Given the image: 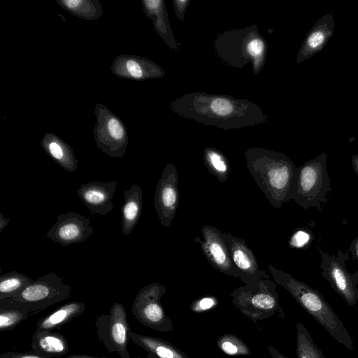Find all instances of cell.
Wrapping results in <instances>:
<instances>
[{"label": "cell", "mask_w": 358, "mask_h": 358, "mask_svg": "<svg viewBox=\"0 0 358 358\" xmlns=\"http://www.w3.org/2000/svg\"><path fill=\"white\" fill-rule=\"evenodd\" d=\"M166 291L164 285L151 282L139 290L131 307L133 315L140 323L162 332L173 331V322L161 303Z\"/></svg>", "instance_id": "obj_9"}, {"label": "cell", "mask_w": 358, "mask_h": 358, "mask_svg": "<svg viewBox=\"0 0 358 358\" xmlns=\"http://www.w3.org/2000/svg\"><path fill=\"white\" fill-rule=\"evenodd\" d=\"M32 352L47 357H59L69 352V343L58 331H44L34 332L31 337Z\"/></svg>", "instance_id": "obj_19"}, {"label": "cell", "mask_w": 358, "mask_h": 358, "mask_svg": "<svg viewBox=\"0 0 358 358\" xmlns=\"http://www.w3.org/2000/svg\"><path fill=\"white\" fill-rule=\"evenodd\" d=\"M276 287L277 284L270 279L244 285L233 290L231 302L254 323L272 316L284 319L285 314L280 304Z\"/></svg>", "instance_id": "obj_7"}, {"label": "cell", "mask_w": 358, "mask_h": 358, "mask_svg": "<svg viewBox=\"0 0 358 358\" xmlns=\"http://www.w3.org/2000/svg\"><path fill=\"white\" fill-rule=\"evenodd\" d=\"M327 154L322 152L297 167L290 199L305 209L321 208L331 191V179L327 169Z\"/></svg>", "instance_id": "obj_6"}, {"label": "cell", "mask_w": 358, "mask_h": 358, "mask_svg": "<svg viewBox=\"0 0 358 358\" xmlns=\"http://www.w3.org/2000/svg\"><path fill=\"white\" fill-rule=\"evenodd\" d=\"M95 115L96 124L93 132L97 147L111 157H122L129 143L124 123L101 103L96 104Z\"/></svg>", "instance_id": "obj_10"}, {"label": "cell", "mask_w": 358, "mask_h": 358, "mask_svg": "<svg viewBox=\"0 0 358 358\" xmlns=\"http://www.w3.org/2000/svg\"><path fill=\"white\" fill-rule=\"evenodd\" d=\"M41 144L43 150L65 171H76L78 160L73 149L58 136L47 133L41 140Z\"/></svg>", "instance_id": "obj_22"}, {"label": "cell", "mask_w": 358, "mask_h": 358, "mask_svg": "<svg viewBox=\"0 0 358 358\" xmlns=\"http://www.w3.org/2000/svg\"><path fill=\"white\" fill-rule=\"evenodd\" d=\"M296 348L298 358H326L322 350L315 343L306 327L301 322H297Z\"/></svg>", "instance_id": "obj_28"}, {"label": "cell", "mask_w": 358, "mask_h": 358, "mask_svg": "<svg viewBox=\"0 0 358 358\" xmlns=\"http://www.w3.org/2000/svg\"><path fill=\"white\" fill-rule=\"evenodd\" d=\"M85 308V304L82 302L73 301L65 303L49 315L41 318L36 323L35 332L53 331L60 329L62 327L80 315Z\"/></svg>", "instance_id": "obj_23"}, {"label": "cell", "mask_w": 358, "mask_h": 358, "mask_svg": "<svg viewBox=\"0 0 358 358\" xmlns=\"http://www.w3.org/2000/svg\"><path fill=\"white\" fill-rule=\"evenodd\" d=\"M129 337L147 352L148 358H190L172 343L152 336L129 331Z\"/></svg>", "instance_id": "obj_20"}, {"label": "cell", "mask_w": 358, "mask_h": 358, "mask_svg": "<svg viewBox=\"0 0 358 358\" xmlns=\"http://www.w3.org/2000/svg\"><path fill=\"white\" fill-rule=\"evenodd\" d=\"M29 317L27 313L17 308H0V330L1 331H11Z\"/></svg>", "instance_id": "obj_30"}, {"label": "cell", "mask_w": 358, "mask_h": 358, "mask_svg": "<svg viewBox=\"0 0 358 358\" xmlns=\"http://www.w3.org/2000/svg\"><path fill=\"white\" fill-rule=\"evenodd\" d=\"M0 358H47L41 356L34 352H6L0 355Z\"/></svg>", "instance_id": "obj_33"}, {"label": "cell", "mask_w": 358, "mask_h": 358, "mask_svg": "<svg viewBox=\"0 0 358 358\" xmlns=\"http://www.w3.org/2000/svg\"><path fill=\"white\" fill-rule=\"evenodd\" d=\"M268 269L273 281L285 288L338 343L350 351L355 350L347 328L318 291L273 265H268Z\"/></svg>", "instance_id": "obj_3"}, {"label": "cell", "mask_w": 358, "mask_h": 358, "mask_svg": "<svg viewBox=\"0 0 358 358\" xmlns=\"http://www.w3.org/2000/svg\"><path fill=\"white\" fill-rule=\"evenodd\" d=\"M57 2L71 14L87 20H97L103 13L99 0H57Z\"/></svg>", "instance_id": "obj_25"}, {"label": "cell", "mask_w": 358, "mask_h": 358, "mask_svg": "<svg viewBox=\"0 0 358 358\" xmlns=\"http://www.w3.org/2000/svg\"><path fill=\"white\" fill-rule=\"evenodd\" d=\"M227 246L231 260L238 278L245 285L270 279L266 270L259 268L257 259L245 241L228 232H220Z\"/></svg>", "instance_id": "obj_12"}, {"label": "cell", "mask_w": 358, "mask_h": 358, "mask_svg": "<svg viewBox=\"0 0 358 358\" xmlns=\"http://www.w3.org/2000/svg\"><path fill=\"white\" fill-rule=\"evenodd\" d=\"M220 232L215 227L203 225L201 229L203 239L196 237L194 241L215 269L228 276L237 278L227 246Z\"/></svg>", "instance_id": "obj_14"}, {"label": "cell", "mask_w": 358, "mask_h": 358, "mask_svg": "<svg viewBox=\"0 0 358 358\" xmlns=\"http://www.w3.org/2000/svg\"><path fill=\"white\" fill-rule=\"evenodd\" d=\"M10 220L6 218L3 215L0 213V232H1L3 229L7 226V224L10 222Z\"/></svg>", "instance_id": "obj_37"}, {"label": "cell", "mask_w": 358, "mask_h": 358, "mask_svg": "<svg viewBox=\"0 0 358 358\" xmlns=\"http://www.w3.org/2000/svg\"><path fill=\"white\" fill-rule=\"evenodd\" d=\"M112 73L120 78L134 80L161 78L164 71L151 60L136 55H118L112 65Z\"/></svg>", "instance_id": "obj_16"}, {"label": "cell", "mask_w": 358, "mask_h": 358, "mask_svg": "<svg viewBox=\"0 0 358 358\" xmlns=\"http://www.w3.org/2000/svg\"><path fill=\"white\" fill-rule=\"evenodd\" d=\"M351 162L353 170L358 177V155H355L352 157Z\"/></svg>", "instance_id": "obj_38"}, {"label": "cell", "mask_w": 358, "mask_h": 358, "mask_svg": "<svg viewBox=\"0 0 358 358\" xmlns=\"http://www.w3.org/2000/svg\"><path fill=\"white\" fill-rule=\"evenodd\" d=\"M124 202L121 208L122 229L124 235L130 234L140 219L143 206V192L133 185L124 193Z\"/></svg>", "instance_id": "obj_24"}, {"label": "cell", "mask_w": 358, "mask_h": 358, "mask_svg": "<svg viewBox=\"0 0 358 358\" xmlns=\"http://www.w3.org/2000/svg\"><path fill=\"white\" fill-rule=\"evenodd\" d=\"M90 224L88 218L78 213L60 214L46 237L63 246L84 242L94 232Z\"/></svg>", "instance_id": "obj_15"}, {"label": "cell", "mask_w": 358, "mask_h": 358, "mask_svg": "<svg viewBox=\"0 0 358 358\" xmlns=\"http://www.w3.org/2000/svg\"><path fill=\"white\" fill-rule=\"evenodd\" d=\"M217 348L224 354L230 356H247L250 350L246 343L234 334H224L216 341Z\"/></svg>", "instance_id": "obj_29"}, {"label": "cell", "mask_w": 358, "mask_h": 358, "mask_svg": "<svg viewBox=\"0 0 358 358\" xmlns=\"http://www.w3.org/2000/svg\"><path fill=\"white\" fill-rule=\"evenodd\" d=\"M117 185V180L87 182L77 189V194L92 213L106 215L113 208L112 199Z\"/></svg>", "instance_id": "obj_17"}, {"label": "cell", "mask_w": 358, "mask_h": 358, "mask_svg": "<svg viewBox=\"0 0 358 358\" xmlns=\"http://www.w3.org/2000/svg\"><path fill=\"white\" fill-rule=\"evenodd\" d=\"M350 249L354 259L358 261V236L352 243Z\"/></svg>", "instance_id": "obj_36"}, {"label": "cell", "mask_w": 358, "mask_h": 358, "mask_svg": "<svg viewBox=\"0 0 358 358\" xmlns=\"http://www.w3.org/2000/svg\"><path fill=\"white\" fill-rule=\"evenodd\" d=\"M34 282L31 278L15 271L0 276V299L13 296Z\"/></svg>", "instance_id": "obj_27"}, {"label": "cell", "mask_w": 358, "mask_h": 358, "mask_svg": "<svg viewBox=\"0 0 358 358\" xmlns=\"http://www.w3.org/2000/svg\"><path fill=\"white\" fill-rule=\"evenodd\" d=\"M170 108L182 117L224 129L263 123L267 119L250 101L200 92L185 94L172 101Z\"/></svg>", "instance_id": "obj_1"}, {"label": "cell", "mask_w": 358, "mask_h": 358, "mask_svg": "<svg viewBox=\"0 0 358 358\" xmlns=\"http://www.w3.org/2000/svg\"><path fill=\"white\" fill-rule=\"evenodd\" d=\"M215 47L217 55L231 66L241 67L252 62L255 73L266 59V43L255 27L225 32L217 38Z\"/></svg>", "instance_id": "obj_4"}, {"label": "cell", "mask_w": 358, "mask_h": 358, "mask_svg": "<svg viewBox=\"0 0 358 358\" xmlns=\"http://www.w3.org/2000/svg\"><path fill=\"white\" fill-rule=\"evenodd\" d=\"M319 252L322 276L346 303L354 308L358 301V271L351 273L347 270L345 262L350 259L348 253L341 250L335 255L322 250Z\"/></svg>", "instance_id": "obj_11"}, {"label": "cell", "mask_w": 358, "mask_h": 358, "mask_svg": "<svg viewBox=\"0 0 358 358\" xmlns=\"http://www.w3.org/2000/svg\"><path fill=\"white\" fill-rule=\"evenodd\" d=\"M71 288L62 277L55 272L41 276L19 294L0 299V308H14L27 313L30 317L70 296Z\"/></svg>", "instance_id": "obj_5"}, {"label": "cell", "mask_w": 358, "mask_h": 358, "mask_svg": "<svg viewBox=\"0 0 358 358\" xmlns=\"http://www.w3.org/2000/svg\"><path fill=\"white\" fill-rule=\"evenodd\" d=\"M178 175L169 163L164 168L156 186L154 206L162 226L169 227L179 204Z\"/></svg>", "instance_id": "obj_13"}, {"label": "cell", "mask_w": 358, "mask_h": 358, "mask_svg": "<svg viewBox=\"0 0 358 358\" xmlns=\"http://www.w3.org/2000/svg\"><path fill=\"white\" fill-rule=\"evenodd\" d=\"M217 303L218 301L215 296H203L194 301L190 306V309L194 313H201L214 308Z\"/></svg>", "instance_id": "obj_31"}, {"label": "cell", "mask_w": 358, "mask_h": 358, "mask_svg": "<svg viewBox=\"0 0 358 358\" xmlns=\"http://www.w3.org/2000/svg\"><path fill=\"white\" fill-rule=\"evenodd\" d=\"M189 1V0H174L173 1L176 17L181 22L183 21L185 12Z\"/></svg>", "instance_id": "obj_34"}, {"label": "cell", "mask_w": 358, "mask_h": 358, "mask_svg": "<svg viewBox=\"0 0 358 358\" xmlns=\"http://www.w3.org/2000/svg\"><path fill=\"white\" fill-rule=\"evenodd\" d=\"M335 20L332 13L318 19L302 43L297 54L296 63L300 64L320 52L334 34Z\"/></svg>", "instance_id": "obj_18"}, {"label": "cell", "mask_w": 358, "mask_h": 358, "mask_svg": "<svg viewBox=\"0 0 358 358\" xmlns=\"http://www.w3.org/2000/svg\"><path fill=\"white\" fill-rule=\"evenodd\" d=\"M311 240V235L307 231L299 229L290 237L289 245L292 248H303L308 245Z\"/></svg>", "instance_id": "obj_32"}, {"label": "cell", "mask_w": 358, "mask_h": 358, "mask_svg": "<svg viewBox=\"0 0 358 358\" xmlns=\"http://www.w3.org/2000/svg\"><path fill=\"white\" fill-rule=\"evenodd\" d=\"M145 14L152 20L154 27L167 45L176 51L179 43L173 36L163 0H142Z\"/></svg>", "instance_id": "obj_21"}, {"label": "cell", "mask_w": 358, "mask_h": 358, "mask_svg": "<svg viewBox=\"0 0 358 358\" xmlns=\"http://www.w3.org/2000/svg\"><path fill=\"white\" fill-rule=\"evenodd\" d=\"M95 327L99 341L109 353L117 352L121 358H131L127 348L131 329L123 304L115 302L108 314L97 316Z\"/></svg>", "instance_id": "obj_8"}, {"label": "cell", "mask_w": 358, "mask_h": 358, "mask_svg": "<svg viewBox=\"0 0 358 358\" xmlns=\"http://www.w3.org/2000/svg\"><path fill=\"white\" fill-rule=\"evenodd\" d=\"M267 350L271 355L272 358H289L280 352L273 345H267Z\"/></svg>", "instance_id": "obj_35"}, {"label": "cell", "mask_w": 358, "mask_h": 358, "mask_svg": "<svg viewBox=\"0 0 358 358\" xmlns=\"http://www.w3.org/2000/svg\"><path fill=\"white\" fill-rule=\"evenodd\" d=\"M66 358H110L106 357H94L90 355H71L68 356Z\"/></svg>", "instance_id": "obj_39"}, {"label": "cell", "mask_w": 358, "mask_h": 358, "mask_svg": "<svg viewBox=\"0 0 358 358\" xmlns=\"http://www.w3.org/2000/svg\"><path fill=\"white\" fill-rule=\"evenodd\" d=\"M134 358H141V357H135Z\"/></svg>", "instance_id": "obj_40"}, {"label": "cell", "mask_w": 358, "mask_h": 358, "mask_svg": "<svg viewBox=\"0 0 358 358\" xmlns=\"http://www.w3.org/2000/svg\"><path fill=\"white\" fill-rule=\"evenodd\" d=\"M203 162L208 171L222 183H224L230 172L227 157L220 150L206 148L203 152Z\"/></svg>", "instance_id": "obj_26"}, {"label": "cell", "mask_w": 358, "mask_h": 358, "mask_svg": "<svg viewBox=\"0 0 358 358\" xmlns=\"http://www.w3.org/2000/svg\"><path fill=\"white\" fill-rule=\"evenodd\" d=\"M247 169L268 202L280 208L290 199L297 167L282 152L252 148L245 152Z\"/></svg>", "instance_id": "obj_2"}]
</instances>
